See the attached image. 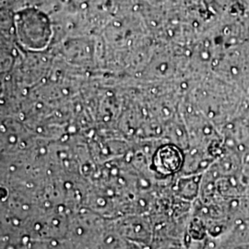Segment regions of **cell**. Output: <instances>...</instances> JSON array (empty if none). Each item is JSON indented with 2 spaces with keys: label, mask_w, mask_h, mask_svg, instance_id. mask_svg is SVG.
I'll return each mask as SVG.
<instances>
[{
  "label": "cell",
  "mask_w": 249,
  "mask_h": 249,
  "mask_svg": "<svg viewBox=\"0 0 249 249\" xmlns=\"http://www.w3.org/2000/svg\"><path fill=\"white\" fill-rule=\"evenodd\" d=\"M114 230L125 240L150 249L154 239V227L149 214H124L112 220Z\"/></svg>",
  "instance_id": "1"
},
{
  "label": "cell",
  "mask_w": 249,
  "mask_h": 249,
  "mask_svg": "<svg viewBox=\"0 0 249 249\" xmlns=\"http://www.w3.org/2000/svg\"><path fill=\"white\" fill-rule=\"evenodd\" d=\"M184 160L181 148L173 143L163 144L152 154L151 169L160 178H168L182 171Z\"/></svg>",
  "instance_id": "2"
},
{
  "label": "cell",
  "mask_w": 249,
  "mask_h": 249,
  "mask_svg": "<svg viewBox=\"0 0 249 249\" xmlns=\"http://www.w3.org/2000/svg\"><path fill=\"white\" fill-rule=\"evenodd\" d=\"M130 249H144V248H142V247H139V246H136V245H134L133 247L131 248Z\"/></svg>",
  "instance_id": "3"
}]
</instances>
